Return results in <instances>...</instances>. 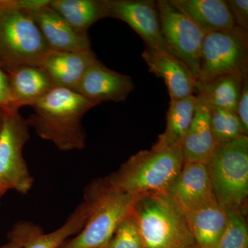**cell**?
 Returning <instances> with one entry per match:
<instances>
[{"label": "cell", "instance_id": "obj_29", "mask_svg": "<svg viewBox=\"0 0 248 248\" xmlns=\"http://www.w3.org/2000/svg\"><path fill=\"white\" fill-rule=\"evenodd\" d=\"M11 109L13 108L9 76L7 73L0 66V111L11 110Z\"/></svg>", "mask_w": 248, "mask_h": 248}, {"label": "cell", "instance_id": "obj_35", "mask_svg": "<svg viewBox=\"0 0 248 248\" xmlns=\"http://www.w3.org/2000/svg\"><path fill=\"white\" fill-rule=\"evenodd\" d=\"M105 248V247H102V248Z\"/></svg>", "mask_w": 248, "mask_h": 248}, {"label": "cell", "instance_id": "obj_26", "mask_svg": "<svg viewBox=\"0 0 248 248\" xmlns=\"http://www.w3.org/2000/svg\"><path fill=\"white\" fill-rule=\"evenodd\" d=\"M105 248H144L136 222L130 213L124 218Z\"/></svg>", "mask_w": 248, "mask_h": 248}, {"label": "cell", "instance_id": "obj_24", "mask_svg": "<svg viewBox=\"0 0 248 248\" xmlns=\"http://www.w3.org/2000/svg\"><path fill=\"white\" fill-rule=\"evenodd\" d=\"M208 107L210 126L217 144L227 143L245 135L236 113L209 105Z\"/></svg>", "mask_w": 248, "mask_h": 248}, {"label": "cell", "instance_id": "obj_16", "mask_svg": "<svg viewBox=\"0 0 248 248\" xmlns=\"http://www.w3.org/2000/svg\"><path fill=\"white\" fill-rule=\"evenodd\" d=\"M12 108L32 107L55 85L46 73L37 65H22L7 72Z\"/></svg>", "mask_w": 248, "mask_h": 248}, {"label": "cell", "instance_id": "obj_20", "mask_svg": "<svg viewBox=\"0 0 248 248\" xmlns=\"http://www.w3.org/2000/svg\"><path fill=\"white\" fill-rule=\"evenodd\" d=\"M48 5L79 33H87L93 24L110 17L107 0H49Z\"/></svg>", "mask_w": 248, "mask_h": 248}, {"label": "cell", "instance_id": "obj_9", "mask_svg": "<svg viewBox=\"0 0 248 248\" xmlns=\"http://www.w3.org/2000/svg\"><path fill=\"white\" fill-rule=\"evenodd\" d=\"M163 37L173 53L190 68L196 79L205 33L169 0L156 1Z\"/></svg>", "mask_w": 248, "mask_h": 248}, {"label": "cell", "instance_id": "obj_14", "mask_svg": "<svg viewBox=\"0 0 248 248\" xmlns=\"http://www.w3.org/2000/svg\"><path fill=\"white\" fill-rule=\"evenodd\" d=\"M48 2L31 11V14L50 50L68 52L91 50L88 34L75 31L58 12L49 6Z\"/></svg>", "mask_w": 248, "mask_h": 248}, {"label": "cell", "instance_id": "obj_23", "mask_svg": "<svg viewBox=\"0 0 248 248\" xmlns=\"http://www.w3.org/2000/svg\"><path fill=\"white\" fill-rule=\"evenodd\" d=\"M89 214V204L85 201L70 215L63 226L52 232L36 235L24 248H60L66 240L78 234L84 226Z\"/></svg>", "mask_w": 248, "mask_h": 248}, {"label": "cell", "instance_id": "obj_25", "mask_svg": "<svg viewBox=\"0 0 248 248\" xmlns=\"http://www.w3.org/2000/svg\"><path fill=\"white\" fill-rule=\"evenodd\" d=\"M228 221L217 248H248V228L242 208L226 210Z\"/></svg>", "mask_w": 248, "mask_h": 248}, {"label": "cell", "instance_id": "obj_11", "mask_svg": "<svg viewBox=\"0 0 248 248\" xmlns=\"http://www.w3.org/2000/svg\"><path fill=\"white\" fill-rule=\"evenodd\" d=\"M134 89L130 77L110 69L97 59L86 70L76 92L99 105L108 101L124 102Z\"/></svg>", "mask_w": 248, "mask_h": 248}, {"label": "cell", "instance_id": "obj_1", "mask_svg": "<svg viewBox=\"0 0 248 248\" xmlns=\"http://www.w3.org/2000/svg\"><path fill=\"white\" fill-rule=\"evenodd\" d=\"M97 105L76 91L55 86L31 107L33 113L26 120L41 138L53 142L60 151L84 149L86 133L81 121Z\"/></svg>", "mask_w": 248, "mask_h": 248}, {"label": "cell", "instance_id": "obj_3", "mask_svg": "<svg viewBox=\"0 0 248 248\" xmlns=\"http://www.w3.org/2000/svg\"><path fill=\"white\" fill-rule=\"evenodd\" d=\"M131 214L144 248H188L195 245L185 214L164 192L139 195Z\"/></svg>", "mask_w": 248, "mask_h": 248}, {"label": "cell", "instance_id": "obj_12", "mask_svg": "<svg viewBox=\"0 0 248 248\" xmlns=\"http://www.w3.org/2000/svg\"><path fill=\"white\" fill-rule=\"evenodd\" d=\"M164 193L184 213L215 200L208 165L184 162L182 170Z\"/></svg>", "mask_w": 248, "mask_h": 248}, {"label": "cell", "instance_id": "obj_19", "mask_svg": "<svg viewBox=\"0 0 248 248\" xmlns=\"http://www.w3.org/2000/svg\"><path fill=\"white\" fill-rule=\"evenodd\" d=\"M205 34L237 29L224 0H169Z\"/></svg>", "mask_w": 248, "mask_h": 248}, {"label": "cell", "instance_id": "obj_27", "mask_svg": "<svg viewBox=\"0 0 248 248\" xmlns=\"http://www.w3.org/2000/svg\"><path fill=\"white\" fill-rule=\"evenodd\" d=\"M227 2L235 26L248 32V0H229Z\"/></svg>", "mask_w": 248, "mask_h": 248}, {"label": "cell", "instance_id": "obj_34", "mask_svg": "<svg viewBox=\"0 0 248 248\" xmlns=\"http://www.w3.org/2000/svg\"><path fill=\"white\" fill-rule=\"evenodd\" d=\"M188 248H197V246H196V245H195V246H191V247Z\"/></svg>", "mask_w": 248, "mask_h": 248}, {"label": "cell", "instance_id": "obj_18", "mask_svg": "<svg viewBox=\"0 0 248 248\" xmlns=\"http://www.w3.org/2000/svg\"><path fill=\"white\" fill-rule=\"evenodd\" d=\"M184 214L197 247L217 248L228 221L226 209L215 200Z\"/></svg>", "mask_w": 248, "mask_h": 248}, {"label": "cell", "instance_id": "obj_10", "mask_svg": "<svg viewBox=\"0 0 248 248\" xmlns=\"http://www.w3.org/2000/svg\"><path fill=\"white\" fill-rule=\"evenodd\" d=\"M110 17L120 19L133 29L146 44V48L173 53L161 32L156 1L107 0Z\"/></svg>", "mask_w": 248, "mask_h": 248}, {"label": "cell", "instance_id": "obj_13", "mask_svg": "<svg viewBox=\"0 0 248 248\" xmlns=\"http://www.w3.org/2000/svg\"><path fill=\"white\" fill-rule=\"evenodd\" d=\"M141 56L149 71L164 79L170 99L193 95L197 80L182 60L169 52L149 48H146Z\"/></svg>", "mask_w": 248, "mask_h": 248}, {"label": "cell", "instance_id": "obj_28", "mask_svg": "<svg viewBox=\"0 0 248 248\" xmlns=\"http://www.w3.org/2000/svg\"><path fill=\"white\" fill-rule=\"evenodd\" d=\"M236 116L245 135L248 134V79L245 80L243 84L242 90H241V95H240L237 107H236Z\"/></svg>", "mask_w": 248, "mask_h": 248}, {"label": "cell", "instance_id": "obj_30", "mask_svg": "<svg viewBox=\"0 0 248 248\" xmlns=\"http://www.w3.org/2000/svg\"><path fill=\"white\" fill-rule=\"evenodd\" d=\"M24 243L16 239H9L7 244L0 246V248H24Z\"/></svg>", "mask_w": 248, "mask_h": 248}, {"label": "cell", "instance_id": "obj_31", "mask_svg": "<svg viewBox=\"0 0 248 248\" xmlns=\"http://www.w3.org/2000/svg\"><path fill=\"white\" fill-rule=\"evenodd\" d=\"M13 0H0V14L12 5Z\"/></svg>", "mask_w": 248, "mask_h": 248}, {"label": "cell", "instance_id": "obj_7", "mask_svg": "<svg viewBox=\"0 0 248 248\" xmlns=\"http://www.w3.org/2000/svg\"><path fill=\"white\" fill-rule=\"evenodd\" d=\"M223 75L248 79V32L241 29L205 34L197 81Z\"/></svg>", "mask_w": 248, "mask_h": 248}, {"label": "cell", "instance_id": "obj_17", "mask_svg": "<svg viewBox=\"0 0 248 248\" xmlns=\"http://www.w3.org/2000/svg\"><path fill=\"white\" fill-rule=\"evenodd\" d=\"M198 97L193 120L182 143L184 162L208 165L216 151L217 144L210 124L208 104Z\"/></svg>", "mask_w": 248, "mask_h": 248}, {"label": "cell", "instance_id": "obj_2", "mask_svg": "<svg viewBox=\"0 0 248 248\" xmlns=\"http://www.w3.org/2000/svg\"><path fill=\"white\" fill-rule=\"evenodd\" d=\"M182 146L139 152L120 169L104 178L111 189L121 193L141 195L164 192L182 170Z\"/></svg>", "mask_w": 248, "mask_h": 248}, {"label": "cell", "instance_id": "obj_6", "mask_svg": "<svg viewBox=\"0 0 248 248\" xmlns=\"http://www.w3.org/2000/svg\"><path fill=\"white\" fill-rule=\"evenodd\" d=\"M215 200L226 210L242 208L248 196V137L218 144L208 164Z\"/></svg>", "mask_w": 248, "mask_h": 248}, {"label": "cell", "instance_id": "obj_4", "mask_svg": "<svg viewBox=\"0 0 248 248\" xmlns=\"http://www.w3.org/2000/svg\"><path fill=\"white\" fill-rule=\"evenodd\" d=\"M138 196L116 192L105 179L93 181L84 192V201L89 206L87 221L78 236L60 248L104 247L119 225L131 213Z\"/></svg>", "mask_w": 248, "mask_h": 248}, {"label": "cell", "instance_id": "obj_5", "mask_svg": "<svg viewBox=\"0 0 248 248\" xmlns=\"http://www.w3.org/2000/svg\"><path fill=\"white\" fill-rule=\"evenodd\" d=\"M50 50L30 11L16 0L0 14V66L7 73L22 65L40 64Z\"/></svg>", "mask_w": 248, "mask_h": 248}, {"label": "cell", "instance_id": "obj_22", "mask_svg": "<svg viewBox=\"0 0 248 248\" xmlns=\"http://www.w3.org/2000/svg\"><path fill=\"white\" fill-rule=\"evenodd\" d=\"M245 80L234 75H223L197 81V96L210 107L236 112Z\"/></svg>", "mask_w": 248, "mask_h": 248}, {"label": "cell", "instance_id": "obj_32", "mask_svg": "<svg viewBox=\"0 0 248 248\" xmlns=\"http://www.w3.org/2000/svg\"><path fill=\"white\" fill-rule=\"evenodd\" d=\"M8 190H9V188H8L7 186L5 185L4 183L0 180V202H1V199L4 197L5 194L8 192Z\"/></svg>", "mask_w": 248, "mask_h": 248}, {"label": "cell", "instance_id": "obj_21", "mask_svg": "<svg viewBox=\"0 0 248 248\" xmlns=\"http://www.w3.org/2000/svg\"><path fill=\"white\" fill-rule=\"evenodd\" d=\"M198 105L197 95L181 99H170L166 115V128L153 144L155 148L182 146L190 128Z\"/></svg>", "mask_w": 248, "mask_h": 248}, {"label": "cell", "instance_id": "obj_33", "mask_svg": "<svg viewBox=\"0 0 248 248\" xmlns=\"http://www.w3.org/2000/svg\"><path fill=\"white\" fill-rule=\"evenodd\" d=\"M3 117H4V111H0V133H1V127H2Z\"/></svg>", "mask_w": 248, "mask_h": 248}, {"label": "cell", "instance_id": "obj_15", "mask_svg": "<svg viewBox=\"0 0 248 248\" xmlns=\"http://www.w3.org/2000/svg\"><path fill=\"white\" fill-rule=\"evenodd\" d=\"M97 60L92 50L68 52L50 50L40 66L55 86L76 91L86 70Z\"/></svg>", "mask_w": 248, "mask_h": 248}, {"label": "cell", "instance_id": "obj_8", "mask_svg": "<svg viewBox=\"0 0 248 248\" xmlns=\"http://www.w3.org/2000/svg\"><path fill=\"white\" fill-rule=\"evenodd\" d=\"M29 139V125L19 110H4L0 133V180L9 190L22 194L28 193L34 182L23 156Z\"/></svg>", "mask_w": 248, "mask_h": 248}]
</instances>
